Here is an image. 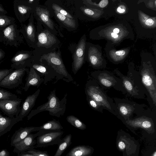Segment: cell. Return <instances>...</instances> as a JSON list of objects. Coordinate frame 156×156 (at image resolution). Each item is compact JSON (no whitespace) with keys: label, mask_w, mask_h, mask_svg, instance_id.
Masks as SVG:
<instances>
[{"label":"cell","mask_w":156,"mask_h":156,"mask_svg":"<svg viewBox=\"0 0 156 156\" xmlns=\"http://www.w3.org/2000/svg\"><path fill=\"white\" fill-rule=\"evenodd\" d=\"M87 100L90 107L94 110L102 113L103 107L98 102L93 99L86 97Z\"/></svg>","instance_id":"4dcf8cb0"},{"label":"cell","mask_w":156,"mask_h":156,"mask_svg":"<svg viewBox=\"0 0 156 156\" xmlns=\"http://www.w3.org/2000/svg\"><path fill=\"white\" fill-rule=\"evenodd\" d=\"M5 53L2 49L0 48V61L5 57Z\"/></svg>","instance_id":"60d3db41"},{"label":"cell","mask_w":156,"mask_h":156,"mask_svg":"<svg viewBox=\"0 0 156 156\" xmlns=\"http://www.w3.org/2000/svg\"><path fill=\"white\" fill-rule=\"evenodd\" d=\"M16 156H35L30 153H28L26 151L22 152L17 154Z\"/></svg>","instance_id":"74e56055"},{"label":"cell","mask_w":156,"mask_h":156,"mask_svg":"<svg viewBox=\"0 0 156 156\" xmlns=\"http://www.w3.org/2000/svg\"><path fill=\"white\" fill-rule=\"evenodd\" d=\"M31 58V54L29 51H19L11 58V67L15 69L26 68L30 64Z\"/></svg>","instance_id":"4fadbf2b"},{"label":"cell","mask_w":156,"mask_h":156,"mask_svg":"<svg viewBox=\"0 0 156 156\" xmlns=\"http://www.w3.org/2000/svg\"><path fill=\"white\" fill-rule=\"evenodd\" d=\"M119 31V29L117 28H115L113 30V32L114 33L117 34H118Z\"/></svg>","instance_id":"7dc6e473"},{"label":"cell","mask_w":156,"mask_h":156,"mask_svg":"<svg viewBox=\"0 0 156 156\" xmlns=\"http://www.w3.org/2000/svg\"><path fill=\"white\" fill-rule=\"evenodd\" d=\"M19 30L28 44L32 45L35 41V31L32 13L30 16L28 23L27 25L21 24Z\"/></svg>","instance_id":"9a60e30c"},{"label":"cell","mask_w":156,"mask_h":156,"mask_svg":"<svg viewBox=\"0 0 156 156\" xmlns=\"http://www.w3.org/2000/svg\"><path fill=\"white\" fill-rule=\"evenodd\" d=\"M35 156H49L47 151H41L33 149L26 151Z\"/></svg>","instance_id":"d6a6232c"},{"label":"cell","mask_w":156,"mask_h":156,"mask_svg":"<svg viewBox=\"0 0 156 156\" xmlns=\"http://www.w3.org/2000/svg\"><path fill=\"white\" fill-rule=\"evenodd\" d=\"M117 11L119 13H122L125 12V9L121 8L120 7H119L117 9Z\"/></svg>","instance_id":"ee69618b"},{"label":"cell","mask_w":156,"mask_h":156,"mask_svg":"<svg viewBox=\"0 0 156 156\" xmlns=\"http://www.w3.org/2000/svg\"><path fill=\"white\" fill-rule=\"evenodd\" d=\"M89 58L90 62L92 65L95 66L97 64L98 59L95 56L90 54Z\"/></svg>","instance_id":"e575fe53"},{"label":"cell","mask_w":156,"mask_h":156,"mask_svg":"<svg viewBox=\"0 0 156 156\" xmlns=\"http://www.w3.org/2000/svg\"><path fill=\"white\" fill-rule=\"evenodd\" d=\"M54 13L58 19L66 26L72 28L75 27L76 22L74 19H70L55 11Z\"/></svg>","instance_id":"83f0119b"},{"label":"cell","mask_w":156,"mask_h":156,"mask_svg":"<svg viewBox=\"0 0 156 156\" xmlns=\"http://www.w3.org/2000/svg\"><path fill=\"white\" fill-rule=\"evenodd\" d=\"M29 70L26 68L13 70L0 82V87L8 89L17 87L22 83L25 73H28Z\"/></svg>","instance_id":"30bf717a"},{"label":"cell","mask_w":156,"mask_h":156,"mask_svg":"<svg viewBox=\"0 0 156 156\" xmlns=\"http://www.w3.org/2000/svg\"><path fill=\"white\" fill-rule=\"evenodd\" d=\"M4 29L0 28V42H2V31Z\"/></svg>","instance_id":"f6af8a7d"},{"label":"cell","mask_w":156,"mask_h":156,"mask_svg":"<svg viewBox=\"0 0 156 156\" xmlns=\"http://www.w3.org/2000/svg\"><path fill=\"white\" fill-rule=\"evenodd\" d=\"M115 73L121 80L128 96L138 99H144L145 95L148 97L149 94L143 84L140 74L129 71L125 76L117 71Z\"/></svg>","instance_id":"7a4b0ae2"},{"label":"cell","mask_w":156,"mask_h":156,"mask_svg":"<svg viewBox=\"0 0 156 156\" xmlns=\"http://www.w3.org/2000/svg\"><path fill=\"white\" fill-rule=\"evenodd\" d=\"M40 92V89H38L33 94L28 96L23 103L21 110L18 115L20 119L23 120L31 112L35 105L36 100Z\"/></svg>","instance_id":"e0dca14e"},{"label":"cell","mask_w":156,"mask_h":156,"mask_svg":"<svg viewBox=\"0 0 156 156\" xmlns=\"http://www.w3.org/2000/svg\"><path fill=\"white\" fill-rule=\"evenodd\" d=\"M118 146L120 149H123L125 147V144L123 142L120 141L119 143Z\"/></svg>","instance_id":"7bdbcfd3"},{"label":"cell","mask_w":156,"mask_h":156,"mask_svg":"<svg viewBox=\"0 0 156 156\" xmlns=\"http://www.w3.org/2000/svg\"><path fill=\"white\" fill-rule=\"evenodd\" d=\"M108 1L107 0H103L101 1L99 3V6L100 7L104 8L108 4Z\"/></svg>","instance_id":"8d00e7d4"},{"label":"cell","mask_w":156,"mask_h":156,"mask_svg":"<svg viewBox=\"0 0 156 156\" xmlns=\"http://www.w3.org/2000/svg\"><path fill=\"white\" fill-rule=\"evenodd\" d=\"M52 8L54 11L61 14L66 16L71 19H74L72 16L67 12L63 9L60 6L54 3L52 5Z\"/></svg>","instance_id":"1f68e13d"},{"label":"cell","mask_w":156,"mask_h":156,"mask_svg":"<svg viewBox=\"0 0 156 156\" xmlns=\"http://www.w3.org/2000/svg\"><path fill=\"white\" fill-rule=\"evenodd\" d=\"M34 1L35 0H29L27 1L28 3L31 5L32 4Z\"/></svg>","instance_id":"c3c4849f"},{"label":"cell","mask_w":156,"mask_h":156,"mask_svg":"<svg viewBox=\"0 0 156 156\" xmlns=\"http://www.w3.org/2000/svg\"><path fill=\"white\" fill-rule=\"evenodd\" d=\"M91 76L101 88L110 89L112 87L124 94H126L121 80L113 74L107 72L94 73L91 74Z\"/></svg>","instance_id":"8992f818"},{"label":"cell","mask_w":156,"mask_h":156,"mask_svg":"<svg viewBox=\"0 0 156 156\" xmlns=\"http://www.w3.org/2000/svg\"><path fill=\"white\" fill-rule=\"evenodd\" d=\"M37 133L35 147H42L58 144L61 141V137L64 133L62 130L46 131L40 130Z\"/></svg>","instance_id":"52a82bcc"},{"label":"cell","mask_w":156,"mask_h":156,"mask_svg":"<svg viewBox=\"0 0 156 156\" xmlns=\"http://www.w3.org/2000/svg\"><path fill=\"white\" fill-rule=\"evenodd\" d=\"M125 122L131 126L141 127L145 129L151 128L153 125L152 119L145 115H142L134 119L126 120Z\"/></svg>","instance_id":"7402d4cb"},{"label":"cell","mask_w":156,"mask_h":156,"mask_svg":"<svg viewBox=\"0 0 156 156\" xmlns=\"http://www.w3.org/2000/svg\"><path fill=\"white\" fill-rule=\"evenodd\" d=\"M9 153L6 149L0 151V156H9Z\"/></svg>","instance_id":"d590c367"},{"label":"cell","mask_w":156,"mask_h":156,"mask_svg":"<svg viewBox=\"0 0 156 156\" xmlns=\"http://www.w3.org/2000/svg\"><path fill=\"white\" fill-rule=\"evenodd\" d=\"M22 99L0 100V110L8 117H17L20 113Z\"/></svg>","instance_id":"7c38bea8"},{"label":"cell","mask_w":156,"mask_h":156,"mask_svg":"<svg viewBox=\"0 0 156 156\" xmlns=\"http://www.w3.org/2000/svg\"><path fill=\"white\" fill-rule=\"evenodd\" d=\"M2 33V42L6 45L17 48L23 42V37L16 23L7 27Z\"/></svg>","instance_id":"ba28073f"},{"label":"cell","mask_w":156,"mask_h":156,"mask_svg":"<svg viewBox=\"0 0 156 156\" xmlns=\"http://www.w3.org/2000/svg\"><path fill=\"white\" fill-rule=\"evenodd\" d=\"M38 41L37 44L38 47L49 48L57 41L55 36L48 30H45L40 33L37 36Z\"/></svg>","instance_id":"ffe728a7"},{"label":"cell","mask_w":156,"mask_h":156,"mask_svg":"<svg viewBox=\"0 0 156 156\" xmlns=\"http://www.w3.org/2000/svg\"><path fill=\"white\" fill-rule=\"evenodd\" d=\"M143 85L146 89L152 103L156 105V77L149 70H142L140 74Z\"/></svg>","instance_id":"9c48e42d"},{"label":"cell","mask_w":156,"mask_h":156,"mask_svg":"<svg viewBox=\"0 0 156 156\" xmlns=\"http://www.w3.org/2000/svg\"><path fill=\"white\" fill-rule=\"evenodd\" d=\"M56 90L51 91L47 97L48 101L38 107L36 109L31 110L27 116L29 120L33 116L40 112L48 111L50 115L59 118L65 113L67 103V94L66 93L61 100L56 95Z\"/></svg>","instance_id":"6da1fadb"},{"label":"cell","mask_w":156,"mask_h":156,"mask_svg":"<svg viewBox=\"0 0 156 156\" xmlns=\"http://www.w3.org/2000/svg\"><path fill=\"white\" fill-rule=\"evenodd\" d=\"M38 135L37 132L35 134H30L24 139L14 145L13 152L18 154L34 149L36 144L35 138Z\"/></svg>","instance_id":"5bb4252c"},{"label":"cell","mask_w":156,"mask_h":156,"mask_svg":"<svg viewBox=\"0 0 156 156\" xmlns=\"http://www.w3.org/2000/svg\"><path fill=\"white\" fill-rule=\"evenodd\" d=\"M35 12L40 20L49 28L51 29L54 28V24L50 19L49 11L46 9L37 7L35 8Z\"/></svg>","instance_id":"603a6c76"},{"label":"cell","mask_w":156,"mask_h":156,"mask_svg":"<svg viewBox=\"0 0 156 156\" xmlns=\"http://www.w3.org/2000/svg\"><path fill=\"white\" fill-rule=\"evenodd\" d=\"M85 43L84 39L80 40L74 53L73 71L76 74L82 66L84 62Z\"/></svg>","instance_id":"2e32d148"},{"label":"cell","mask_w":156,"mask_h":156,"mask_svg":"<svg viewBox=\"0 0 156 156\" xmlns=\"http://www.w3.org/2000/svg\"><path fill=\"white\" fill-rule=\"evenodd\" d=\"M146 25L148 26H151L154 23L153 20L151 18L147 19L145 22Z\"/></svg>","instance_id":"ab89813d"},{"label":"cell","mask_w":156,"mask_h":156,"mask_svg":"<svg viewBox=\"0 0 156 156\" xmlns=\"http://www.w3.org/2000/svg\"><path fill=\"white\" fill-rule=\"evenodd\" d=\"M72 135L69 134L62 139L58 144L57 150L54 156H61L72 144Z\"/></svg>","instance_id":"d4e9b609"},{"label":"cell","mask_w":156,"mask_h":156,"mask_svg":"<svg viewBox=\"0 0 156 156\" xmlns=\"http://www.w3.org/2000/svg\"><path fill=\"white\" fill-rule=\"evenodd\" d=\"M22 120L18 116L12 118L4 116L0 114V137L10 131L16 124Z\"/></svg>","instance_id":"44dd1931"},{"label":"cell","mask_w":156,"mask_h":156,"mask_svg":"<svg viewBox=\"0 0 156 156\" xmlns=\"http://www.w3.org/2000/svg\"><path fill=\"white\" fill-rule=\"evenodd\" d=\"M125 52L123 50H120L116 51L115 54L117 55L122 56L125 55Z\"/></svg>","instance_id":"b9f144b4"},{"label":"cell","mask_w":156,"mask_h":156,"mask_svg":"<svg viewBox=\"0 0 156 156\" xmlns=\"http://www.w3.org/2000/svg\"><path fill=\"white\" fill-rule=\"evenodd\" d=\"M14 23H15V20L14 17L0 14V28L4 29Z\"/></svg>","instance_id":"f1b7e54d"},{"label":"cell","mask_w":156,"mask_h":156,"mask_svg":"<svg viewBox=\"0 0 156 156\" xmlns=\"http://www.w3.org/2000/svg\"><path fill=\"white\" fill-rule=\"evenodd\" d=\"M111 35L112 36V37H113V38H116L118 37V36L117 34H115V33H114L113 32L111 34Z\"/></svg>","instance_id":"bcb514c9"},{"label":"cell","mask_w":156,"mask_h":156,"mask_svg":"<svg viewBox=\"0 0 156 156\" xmlns=\"http://www.w3.org/2000/svg\"><path fill=\"white\" fill-rule=\"evenodd\" d=\"M117 117L122 121L130 119L133 114L140 115L144 111V104H140L126 99L114 98Z\"/></svg>","instance_id":"277c9868"},{"label":"cell","mask_w":156,"mask_h":156,"mask_svg":"<svg viewBox=\"0 0 156 156\" xmlns=\"http://www.w3.org/2000/svg\"><path fill=\"white\" fill-rule=\"evenodd\" d=\"M7 13V11L4 9L2 5L0 3V14L5 15Z\"/></svg>","instance_id":"f35d334b"},{"label":"cell","mask_w":156,"mask_h":156,"mask_svg":"<svg viewBox=\"0 0 156 156\" xmlns=\"http://www.w3.org/2000/svg\"><path fill=\"white\" fill-rule=\"evenodd\" d=\"M86 97L98 102L103 108L117 116L115 104L112 99L108 96L105 91L93 78L87 81L85 86Z\"/></svg>","instance_id":"3957f363"},{"label":"cell","mask_w":156,"mask_h":156,"mask_svg":"<svg viewBox=\"0 0 156 156\" xmlns=\"http://www.w3.org/2000/svg\"><path fill=\"white\" fill-rule=\"evenodd\" d=\"M92 149L88 146L80 145L72 148L66 156H90Z\"/></svg>","instance_id":"cb8c5ba5"},{"label":"cell","mask_w":156,"mask_h":156,"mask_svg":"<svg viewBox=\"0 0 156 156\" xmlns=\"http://www.w3.org/2000/svg\"><path fill=\"white\" fill-rule=\"evenodd\" d=\"M13 70V69L12 68L0 70V82L5 76Z\"/></svg>","instance_id":"836d02e7"},{"label":"cell","mask_w":156,"mask_h":156,"mask_svg":"<svg viewBox=\"0 0 156 156\" xmlns=\"http://www.w3.org/2000/svg\"><path fill=\"white\" fill-rule=\"evenodd\" d=\"M31 5L27 1L15 0L13 2V10L19 22L22 24L30 16L32 11Z\"/></svg>","instance_id":"8fae6325"},{"label":"cell","mask_w":156,"mask_h":156,"mask_svg":"<svg viewBox=\"0 0 156 156\" xmlns=\"http://www.w3.org/2000/svg\"><path fill=\"white\" fill-rule=\"evenodd\" d=\"M27 74L26 79V83L23 88L25 91H27L30 86L38 87L42 83H44V78L37 74L33 68H30Z\"/></svg>","instance_id":"d6986e66"},{"label":"cell","mask_w":156,"mask_h":156,"mask_svg":"<svg viewBox=\"0 0 156 156\" xmlns=\"http://www.w3.org/2000/svg\"><path fill=\"white\" fill-rule=\"evenodd\" d=\"M67 121L74 127L83 130L86 128V125L78 118L73 115L68 116L66 118Z\"/></svg>","instance_id":"4316f807"},{"label":"cell","mask_w":156,"mask_h":156,"mask_svg":"<svg viewBox=\"0 0 156 156\" xmlns=\"http://www.w3.org/2000/svg\"><path fill=\"white\" fill-rule=\"evenodd\" d=\"M18 98L15 94L0 88V100H14Z\"/></svg>","instance_id":"f546056e"},{"label":"cell","mask_w":156,"mask_h":156,"mask_svg":"<svg viewBox=\"0 0 156 156\" xmlns=\"http://www.w3.org/2000/svg\"><path fill=\"white\" fill-rule=\"evenodd\" d=\"M39 127L30 126L20 127L15 131L11 137V146L14 147V145L24 139L31 133L38 131Z\"/></svg>","instance_id":"ac0fdd59"},{"label":"cell","mask_w":156,"mask_h":156,"mask_svg":"<svg viewBox=\"0 0 156 156\" xmlns=\"http://www.w3.org/2000/svg\"><path fill=\"white\" fill-rule=\"evenodd\" d=\"M43 60H45L56 73L57 78L55 83L58 80H62L66 82H71L76 84L72 76L67 71L59 54L54 52L44 54L41 56L39 61L42 62Z\"/></svg>","instance_id":"5b68a950"},{"label":"cell","mask_w":156,"mask_h":156,"mask_svg":"<svg viewBox=\"0 0 156 156\" xmlns=\"http://www.w3.org/2000/svg\"><path fill=\"white\" fill-rule=\"evenodd\" d=\"M39 130L59 131L63 129L60 122L55 119L49 121L39 126Z\"/></svg>","instance_id":"484cf974"}]
</instances>
